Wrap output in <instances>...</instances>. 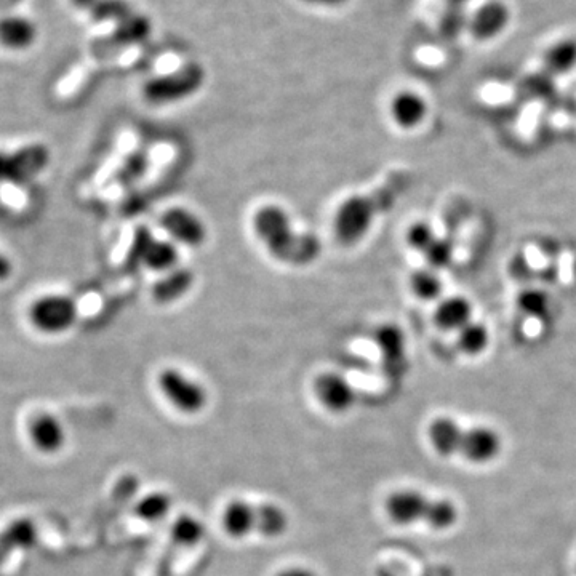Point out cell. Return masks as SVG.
<instances>
[{
  "label": "cell",
  "instance_id": "7402d4cb",
  "mask_svg": "<svg viewBox=\"0 0 576 576\" xmlns=\"http://www.w3.org/2000/svg\"><path fill=\"white\" fill-rule=\"evenodd\" d=\"M152 21L143 13H135L116 24L112 32V40L120 47H132L143 44L151 37Z\"/></svg>",
  "mask_w": 576,
  "mask_h": 576
},
{
  "label": "cell",
  "instance_id": "f35d334b",
  "mask_svg": "<svg viewBox=\"0 0 576 576\" xmlns=\"http://www.w3.org/2000/svg\"><path fill=\"white\" fill-rule=\"evenodd\" d=\"M311 5H320V7H341L346 4L348 0H304Z\"/></svg>",
  "mask_w": 576,
  "mask_h": 576
},
{
  "label": "cell",
  "instance_id": "4316f807",
  "mask_svg": "<svg viewBox=\"0 0 576 576\" xmlns=\"http://www.w3.org/2000/svg\"><path fill=\"white\" fill-rule=\"evenodd\" d=\"M170 535L176 544H180L183 548H191L204 540L205 527L197 517L183 514L173 522Z\"/></svg>",
  "mask_w": 576,
  "mask_h": 576
},
{
  "label": "cell",
  "instance_id": "2e32d148",
  "mask_svg": "<svg viewBox=\"0 0 576 576\" xmlns=\"http://www.w3.org/2000/svg\"><path fill=\"white\" fill-rule=\"evenodd\" d=\"M221 522H223L224 532L228 533L231 538L242 540L245 536L255 532L256 504L240 500V498L229 501L224 506Z\"/></svg>",
  "mask_w": 576,
  "mask_h": 576
},
{
  "label": "cell",
  "instance_id": "ba28073f",
  "mask_svg": "<svg viewBox=\"0 0 576 576\" xmlns=\"http://www.w3.org/2000/svg\"><path fill=\"white\" fill-rule=\"evenodd\" d=\"M160 226L172 237V242L197 248L207 240V226L188 208L173 207L160 215Z\"/></svg>",
  "mask_w": 576,
  "mask_h": 576
},
{
  "label": "cell",
  "instance_id": "60d3db41",
  "mask_svg": "<svg viewBox=\"0 0 576 576\" xmlns=\"http://www.w3.org/2000/svg\"><path fill=\"white\" fill-rule=\"evenodd\" d=\"M8 4H20L21 0H7Z\"/></svg>",
  "mask_w": 576,
  "mask_h": 576
},
{
  "label": "cell",
  "instance_id": "5b68a950",
  "mask_svg": "<svg viewBox=\"0 0 576 576\" xmlns=\"http://www.w3.org/2000/svg\"><path fill=\"white\" fill-rule=\"evenodd\" d=\"M157 386L165 399L184 415H197L207 407V389L178 368H164L157 376Z\"/></svg>",
  "mask_w": 576,
  "mask_h": 576
},
{
  "label": "cell",
  "instance_id": "52a82bcc",
  "mask_svg": "<svg viewBox=\"0 0 576 576\" xmlns=\"http://www.w3.org/2000/svg\"><path fill=\"white\" fill-rule=\"evenodd\" d=\"M52 160L44 143H29L10 151V180L13 186H28L47 170Z\"/></svg>",
  "mask_w": 576,
  "mask_h": 576
},
{
  "label": "cell",
  "instance_id": "4fadbf2b",
  "mask_svg": "<svg viewBox=\"0 0 576 576\" xmlns=\"http://www.w3.org/2000/svg\"><path fill=\"white\" fill-rule=\"evenodd\" d=\"M389 114L397 127L413 130L426 120L428 101L424 100L420 93L404 90L392 98L389 104Z\"/></svg>",
  "mask_w": 576,
  "mask_h": 576
},
{
  "label": "cell",
  "instance_id": "4dcf8cb0",
  "mask_svg": "<svg viewBox=\"0 0 576 576\" xmlns=\"http://www.w3.org/2000/svg\"><path fill=\"white\" fill-rule=\"evenodd\" d=\"M132 13L133 8L128 0H100L88 15L92 16L95 23L117 24L124 21Z\"/></svg>",
  "mask_w": 576,
  "mask_h": 576
},
{
  "label": "cell",
  "instance_id": "44dd1931",
  "mask_svg": "<svg viewBox=\"0 0 576 576\" xmlns=\"http://www.w3.org/2000/svg\"><path fill=\"white\" fill-rule=\"evenodd\" d=\"M375 343L386 364L399 365L404 362L407 341L404 332L397 325L383 324L376 328Z\"/></svg>",
  "mask_w": 576,
  "mask_h": 576
},
{
  "label": "cell",
  "instance_id": "7a4b0ae2",
  "mask_svg": "<svg viewBox=\"0 0 576 576\" xmlns=\"http://www.w3.org/2000/svg\"><path fill=\"white\" fill-rule=\"evenodd\" d=\"M410 183V175L394 172L368 194H354L336 208L333 231L341 244L354 245L367 236L378 216L394 207Z\"/></svg>",
  "mask_w": 576,
  "mask_h": 576
},
{
  "label": "cell",
  "instance_id": "f1b7e54d",
  "mask_svg": "<svg viewBox=\"0 0 576 576\" xmlns=\"http://www.w3.org/2000/svg\"><path fill=\"white\" fill-rule=\"evenodd\" d=\"M413 295L423 301L439 300L442 293V280L434 269L426 268L413 272L410 279Z\"/></svg>",
  "mask_w": 576,
  "mask_h": 576
},
{
  "label": "cell",
  "instance_id": "30bf717a",
  "mask_svg": "<svg viewBox=\"0 0 576 576\" xmlns=\"http://www.w3.org/2000/svg\"><path fill=\"white\" fill-rule=\"evenodd\" d=\"M429 500L423 493L413 488H404L389 495L386 512L397 525H412L424 519Z\"/></svg>",
  "mask_w": 576,
  "mask_h": 576
},
{
  "label": "cell",
  "instance_id": "7c38bea8",
  "mask_svg": "<svg viewBox=\"0 0 576 576\" xmlns=\"http://www.w3.org/2000/svg\"><path fill=\"white\" fill-rule=\"evenodd\" d=\"M37 37V24L28 16L13 13L0 18V45L7 50L24 52L36 44Z\"/></svg>",
  "mask_w": 576,
  "mask_h": 576
},
{
  "label": "cell",
  "instance_id": "9a60e30c",
  "mask_svg": "<svg viewBox=\"0 0 576 576\" xmlns=\"http://www.w3.org/2000/svg\"><path fill=\"white\" fill-rule=\"evenodd\" d=\"M32 444L45 455H55L66 444V429L61 421L50 413H42L32 420L31 428Z\"/></svg>",
  "mask_w": 576,
  "mask_h": 576
},
{
  "label": "cell",
  "instance_id": "e575fe53",
  "mask_svg": "<svg viewBox=\"0 0 576 576\" xmlns=\"http://www.w3.org/2000/svg\"><path fill=\"white\" fill-rule=\"evenodd\" d=\"M10 180V151L0 149V184H8Z\"/></svg>",
  "mask_w": 576,
  "mask_h": 576
},
{
  "label": "cell",
  "instance_id": "8d00e7d4",
  "mask_svg": "<svg viewBox=\"0 0 576 576\" xmlns=\"http://www.w3.org/2000/svg\"><path fill=\"white\" fill-rule=\"evenodd\" d=\"M276 576H317V573L312 572L311 568L295 565V567H287L284 570H280Z\"/></svg>",
  "mask_w": 576,
  "mask_h": 576
},
{
  "label": "cell",
  "instance_id": "cb8c5ba5",
  "mask_svg": "<svg viewBox=\"0 0 576 576\" xmlns=\"http://www.w3.org/2000/svg\"><path fill=\"white\" fill-rule=\"evenodd\" d=\"M287 512L274 503L256 504V527L255 532L266 538H277L287 532Z\"/></svg>",
  "mask_w": 576,
  "mask_h": 576
},
{
  "label": "cell",
  "instance_id": "ab89813d",
  "mask_svg": "<svg viewBox=\"0 0 576 576\" xmlns=\"http://www.w3.org/2000/svg\"><path fill=\"white\" fill-rule=\"evenodd\" d=\"M466 2H469V0H448V4L452 5V7H461Z\"/></svg>",
  "mask_w": 576,
  "mask_h": 576
},
{
  "label": "cell",
  "instance_id": "ffe728a7",
  "mask_svg": "<svg viewBox=\"0 0 576 576\" xmlns=\"http://www.w3.org/2000/svg\"><path fill=\"white\" fill-rule=\"evenodd\" d=\"M37 540V528L29 519L15 520L0 533V565L12 552L29 549Z\"/></svg>",
  "mask_w": 576,
  "mask_h": 576
},
{
  "label": "cell",
  "instance_id": "484cf974",
  "mask_svg": "<svg viewBox=\"0 0 576 576\" xmlns=\"http://www.w3.org/2000/svg\"><path fill=\"white\" fill-rule=\"evenodd\" d=\"M173 501L164 492H152L143 496L135 506V516L144 522H159L172 511Z\"/></svg>",
  "mask_w": 576,
  "mask_h": 576
},
{
  "label": "cell",
  "instance_id": "8992f818",
  "mask_svg": "<svg viewBox=\"0 0 576 576\" xmlns=\"http://www.w3.org/2000/svg\"><path fill=\"white\" fill-rule=\"evenodd\" d=\"M130 258L149 271L168 272L176 268L180 252L172 240L154 237L148 228H138L132 240Z\"/></svg>",
  "mask_w": 576,
  "mask_h": 576
},
{
  "label": "cell",
  "instance_id": "d6a6232c",
  "mask_svg": "<svg viewBox=\"0 0 576 576\" xmlns=\"http://www.w3.org/2000/svg\"><path fill=\"white\" fill-rule=\"evenodd\" d=\"M452 256V242L447 239H439V237H437L436 242L428 248V252L424 253V258L428 261L429 268L434 269V271H440V269L448 266L450 261H452Z\"/></svg>",
  "mask_w": 576,
  "mask_h": 576
},
{
  "label": "cell",
  "instance_id": "d590c367",
  "mask_svg": "<svg viewBox=\"0 0 576 576\" xmlns=\"http://www.w3.org/2000/svg\"><path fill=\"white\" fill-rule=\"evenodd\" d=\"M13 272H15L13 261L5 253L0 252V284L10 279L13 276Z\"/></svg>",
  "mask_w": 576,
  "mask_h": 576
},
{
  "label": "cell",
  "instance_id": "8fae6325",
  "mask_svg": "<svg viewBox=\"0 0 576 576\" xmlns=\"http://www.w3.org/2000/svg\"><path fill=\"white\" fill-rule=\"evenodd\" d=\"M501 452V437L498 432L488 426H476V428L464 431L461 452L466 460L471 463L485 464L495 460Z\"/></svg>",
  "mask_w": 576,
  "mask_h": 576
},
{
  "label": "cell",
  "instance_id": "277c9868",
  "mask_svg": "<svg viewBox=\"0 0 576 576\" xmlns=\"http://www.w3.org/2000/svg\"><path fill=\"white\" fill-rule=\"evenodd\" d=\"M29 322L44 335H61L76 325L79 306L68 295H44L29 306Z\"/></svg>",
  "mask_w": 576,
  "mask_h": 576
},
{
  "label": "cell",
  "instance_id": "6da1fadb",
  "mask_svg": "<svg viewBox=\"0 0 576 576\" xmlns=\"http://www.w3.org/2000/svg\"><path fill=\"white\" fill-rule=\"evenodd\" d=\"M252 228L272 258L292 266H308L319 260L322 242L312 232L296 231L285 208L266 204L252 216Z\"/></svg>",
  "mask_w": 576,
  "mask_h": 576
},
{
  "label": "cell",
  "instance_id": "9c48e42d",
  "mask_svg": "<svg viewBox=\"0 0 576 576\" xmlns=\"http://www.w3.org/2000/svg\"><path fill=\"white\" fill-rule=\"evenodd\" d=\"M312 388L320 404L336 415L348 413L356 404V389L341 373H320L312 383Z\"/></svg>",
  "mask_w": 576,
  "mask_h": 576
},
{
  "label": "cell",
  "instance_id": "603a6c76",
  "mask_svg": "<svg viewBox=\"0 0 576 576\" xmlns=\"http://www.w3.org/2000/svg\"><path fill=\"white\" fill-rule=\"evenodd\" d=\"M544 71L548 76H564L576 66V40L562 39L544 53Z\"/></svg>",
  "mask_w": 576,
  "mask_h": 576
},
{
  "label": "cell",
  "instance_id": "1f68e13d",
  "mask_svg": "<svg viewBox=\"0 0 576 576\" xmlns=\"http://www.w3.org/2000/svg\"><path fill=\"white\" fill-rule=\"evenodd\" d=\"M437 236L431 224L426 221H418L413 223L410 228L405 232V240H407L408 247L420 253L428 252V248L436 242Z\"/></svg>",
  "mask_w": 576,
  "mask_h": 576
},
{
  "label": "cell",
  "instance_id": "5bb4252c",
  "mask_svg": "<svg viewBox=\"0 0 576 576\" xmlns=\"http://www.w3.org/2000/svg\"><path fill=\"white\" fill-rule=\"evenodd\" d=\"M509 18H511L509 8L493 0L477 8L469 23V29L477 40H490L500 36L508 26Z\"/></svg>",
  "mask_w": 576,
  "mask_h": 576
},
{
  "label": "cell",
  "instance_id": "d4e9b609",
  "mask_svg": "<svg viewBox=\"0 0 576 576\" xmlns=\"http://www.w3.org/2000/svg\"><path fill=\"white\" fill-rule=\"evenodd\" d=\"M456 344L461 352L468 356H479L490 344V332L484 324L472 320L456 333Z\"/></svg>",
  "mask_w": 576,
  "mask_h": 576
},
{
  "label": "cell",
  "instance_id": "836d02e7",
  "mask_svg": "<svg viewBox=\"0 0 576 576\" xmlns=\"http://www.w3.org/2000/svg\"><path fill=\"white\" fill-rule=\"evenodd\" d=\"M464 26H466V20L460 13V7H452V10L445 13L444 18L440 21V29L444 32L445 37L458 36Z\"/></svg>",
  "mask_w": 576,
  "mask_h": 576
},
{
  "label": "cell",
  "instance_id": "e0dca14e",
  "mask_svg": "<svg viewBox=\"0 0 576 576\" xmlns=\"http://www.w3.org/2000/svg\"><path fill=\"white\" fill-rule=\"evenodd\" d=\"M472 304L468 298L455 295L440 300L434 311V324L447 332H460L472 322Z\"/></svg>",
  "mask_w": 576,
  "mask_h": 576
},
{
  "label": "cell",
  "instance_id": "83f0119b",
  "mask_svg": "<svg viewBox=\"0 0 576 576\" xmlns=\"http://www.w3.org/2000/svg\"><path fill=\"white\" fill-rule=\"evenodd\" d=\"M423 520L432 530L442 532V530H448L456 524L458 509H456L455 503L450 500L429 501Z\"/></svg>",
  "mask_w": 576,
  "mask_h": 576
},
{
  "label": "cell",
  "instance_id": "ac0fdd59",
  "mask_svg": "<svg viewBox=\"0 0 576 576\" xmlns=\"http://www.w3.org/2000/svg\"><path fill=\"white\" fill-rule=\"evenodd\" d=\"M429 442L440 456H453L461 452L464 431L460 424L448 416H439L429 424Z\"/></svg>",
  "mask_w": 576,
  "mask_h": 576
},
{
  "label": "cell",
  "instance_id": "74e56055",
  "mask_svg": "<svg viewBox=\"0 0 576 576\" xmlns=\"http://www.w3.org/2000/svg\"><path fill=\"white\" fill-rule=\"evenodd\" d=\"M98 2H100V0H71V4L74 5V7L79 8L82 12L88 13L92 12Z\"/></svg>",
  "mask_w": 576,
  "mask_h": 576
},
{
  "label": "cell",
  "instance_id": "3957f363",
  "mask_svg": "<svg viewBox=\"0 0 576 576\" xmlns=\"http://www.w3.org/2000/svg\"><path fill=\"white\" fill-rule=\"evenodd\" d=\"M205 69L199 63H188L175 71L152 77L143 87V96L151 104H173L188 100L204 87Z\"/></svg>",
  "mask_w": 576,
  "mask_h": 576
},
{
  "label": "cell",
  "instance_id": "f546056e",
  "mask_svg": "<svg viewBox=\"0 0 576 576\" xmlns=\"http://www.w3.org/2000/svg\"><path fill=\"white\" fill-rule=\"evenodd\" d=\"M517 306L525 316L535 317V319H544L549 316L551 311V298L548 293L540 288H527L517 296Z\"/></svg>",
  "mask_w": 576,
  "mask_h": 576
},
{
  "label": "cell",
  "instance_id": "d6986e66",
  "mask_svg": "<svg viewBox=\"0 0 576 576\" xmlns=\"http://www.w3.org/2000/svg\"><path fill=\"white\" fill-rule=\"evenodd\" d=\"M194 285V272L188 268H178L165 272L152 287V298L160 304L173 303L191 290Z\"/></svg>",
  "mask_w": 576,
  "mask_h": 576
}]
</instances>
